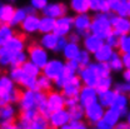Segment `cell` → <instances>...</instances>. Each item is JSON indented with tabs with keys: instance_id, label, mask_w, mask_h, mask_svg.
I'll return each mask as SVG.
<instances>
[{
	"instance_id": "6da1fadb",
	"label": "cell",
	"mask_w": 130,
	"mask_h": 129,
	"mask_svg": "<svg viewBox=\"0 0 130 129\" xmlns=\"http://www.w3.org/2000/svg\"><path fill=\"white\" fill-rule=\"evenodd\" d=\"M110 14L111 13H109V14L108 13H95V15L91 18L90 33L96 34L105 40V38L113 32Z\"/></svg>"
},
{
	"instance_id": "7a4b0ae2",
	"label": "cell",
	"mask_w": 130,
	"mask_h": 129,
	"mask_svg": "<svg viewBox=\"0 0 130 129\" xmlns=\"http://www.w3.org/2000/svg\"><path fill=\"white\" fill-rule=\"evenodd\" d=\"M28 56L29 60H31L32 63L43 68L49 62V50L44 48L41 44H32L28 48Z\"/></svg>"
},
{
	"instance_id": "3957f363",
	"label": "cell",
	"mask_w": 130,
	"mask_h": 129,
	"mask_svg": "<svg viewBox=\"0 0 130 129\" xmlns=\"http://www.w3.org/2000/svg\"><path fill=\"white\" fill-rule=\"evenodd\" d=\"M65 62L59 59V58H54V59H49V62L45 64V66L41 68V73L44 75H46L51 80H55L64 70Z\"/></svg>"
},
{
	"instance_id": "277c9868",
	"label": "cell",
	"mask_w": 130,
	"mask_h": 129,
	"mask_svg": "<svg viewBox=\"0 0 130 129\" xmlns=\"http://www.w3.org/2000/svg\"><path fill=\"white\" fill-rule=\"evenodd\" d=\"M74 30V16L63 15L55 20V28L54 33L59 36H68Z\"/></svg>"
},
{
	"instance_id": "5b68a950",
	"label": "cell",
	"mask_w": 130,
	"mask_h": 129,
	"mask_svg": "<svg viewBox=\"0 0 130 129\" xmlns=\"http://www.w3.org/2000/svg\"><path fill=\"white\" fill-rule=\"evenodd\" d=\"M104 113H105V108L99 102H95L85 107V120L88 122V124H91L94 127L100 119H103Z\"/></svg>"
},
{
	"instance_id": "8992f818",
	"label": "cell",
	"mask_w": 130,
	"mask_h": 129,
	"mask_svg": "<svg viewBox=\"0 0 130 129\" xmlns=\"http://www.w3.org/2000/svg\"><path fill=\"white\" fill-rule=\"evenodd\" d=\"M70 120H71V118H70L68 108H63V109L55 110V112H53L49 115V125H50V128L63 129Z\"/></svg>"
},
{
	"instance_id": "52a82bcc",
	"label": "cell",
	"mask_w": 130,
	"mask_h": 129,
	"mask_svg": "<svg viewBox=\"0 0 130 129\" xmlns=\"http://www.w3.org/2000/svg\"><path fill=\"white\" fill-rule=\"evenodd\" d=\"M111 18V25H113V30L118 35H125L130 34V16H120L115 13L110 14Z\"/></svg>"
},
{
	"instance_id": "ba28073f",
	"label": "cell",
	"mask_w": 130,
	"mask_h": 129,
	"mask_svg": "<svg viewBox=\"0 0 130 129\" xmlns=\"http://www.w3.org/2000/svg\"><path fill=\"white\" fill-rule=\"evenodd\" d=\"M91 18H93V16H90L88 13L75 14V16H74V30L79 33L83 38H84L86 34L90 33Z\"/></svg>"
},
{
	"instance_id": "9c48e42d",
	"label": "cell",
	"mask_w": 130,
	"mask_h": 129,
	"mask_svg": "<svg viewBox=\"0 0 130 129\" xmlns=\"http://www.w3.org/2000/svg\"><path fill=\"white\" fill-rule=\"evenodd\" d=\"M98 97H99V92L96 90L95 87L93 85H84L81 87L80 93H79V103L85 108L93 103L98 102Z\"/></svg>"
},
{
	"instance_id": "30bf717a",
	"label": "cell",
	"mask_w": 130,
	"mask_h": 129,
	"mask_svg": "<svg viewBox=\"0 0 130 129\" xmlns=\"http://www.w3.org/2000/svg\"><path fill=\"white\" fill-rule=\"evenodd\" d=\"M46 103L50 112H55L59 109L66 108L65 107V95L59 90H50L46 93Z\"/></svg>"
},
{
	"instance_id": "8fae6325",
	"label": "cell",
	"mask_w": 130,
	"mask_h": 129,
	"mask_svg": "<svg viewBox=\"0 0 130 129\" xmlns=\"http://www.w3.org/2000/svg\"><path fill=\"white\" fill-rule=\"evenodd\" d=\"M36 92L38 90H31V89H25L21 93V97L19 100V108L20 110H26V109H38V98H36Z\"/></svg>"
},
{
	"instance_id": "7c38bea8",
	"label": "cell",
	"mask_w": 130,
	"mask_h": 129,
	"mask_svg": "<svg viewBox=\"0 0 130 129\" xmlns=\"http://www.w3.org/2000/svg\"><path fill=\"white\" fill-rule=\"evenodd\" d=\"M81 41H83L84 49H86V50H88L89 53H91V54H94L98 49L105 43V40H104L101 36H99L96 34H93V33L86 34V35L83 38Z\"/></svg>"
},
{
	"instance_id": "4fadbf2b",
	"label": "cell",
	"mask_w": 130,
	"mask_h": 129,
	"mask_svg": "<svg viewBox=\"0 0 130 129\" xmlns=\"http://www.w3.org/2000/svg\"><path fill=\"white\" fill-rule=\"evenodd\" d=\"M43 15L51 16V18H60L68 14V6L63 3H48V5L41 10Z\"/></svg>"
},
{
	"instance_id": "5bb4252c",
	"label": "cell",
	"mask_w": 130,
	"mask_h": 129,
	"mask_svg": "<svg viewBox=\"0 0 130 129\" xmlns=\"http://www.w3.org/2000/svg\"><path fill=\"white\" fill-rule=\"evenodd\" d=\"M39 23H40V16L36 13L28 14L26 18L24 19V21L21 23L20 28L25 34H35L39 32Z\"/></svg>"
},
{
	"instance_id": "9a60e30c",
	"label": "cell",
	"mask_w": 130,
	"mask_h": 129,
	"mask_svg": "<svg viewBox=\"0 0 130 129\" xmlns=\"http://www.w3.org/2000/svg\"><path fill=\"white\" fill-rule=\"evenodd\" d=\"M81 87H83V81H81L80 77L75 75L71 80L68 81L60 90L65 97H79Z\"/></svg>"
},
{
	"instance_id": "2e32d148",
	"label": "cell",
	"mask_w": 130,
	"mask_h": 129,
	"mask_svg": "<svg viewBox=\"0 0 130 129\" xmlns=\"http://www.w3.org/2000/svg\"><path fill=\"white\" fill-rule=\"evenodd\" d=\"M39 113L36 108L32 109H26V110H20L19 114V119L16 122V129H30L32 119L36 117V114Z\"/></svg>"
},
{
	"instance_id": "e0dca14e",
	"label": "cell",
	"mask_w": 130,
	"mask_h": 129,
	"mask_svg": "<svg viewBox=\"0 0 130 129\" xmlns=\"http://www.w3.org/2000/svg\"><path fill=\"white\" fill-rule=\"evenodd\" d=\"M78 75L80 77L81 81L84 85H96V81L99 79V75L95 73V70L90 66V64L88 66H83L80 69V71L78 73Z\"/></svg>"
},
{
	"instance_id": "ac0fdd59",
	"label": "cell",
	"mask_w": 130,
	"mask_h": 129,
	"mask_svg": "<svg viewBox=\"0 0 130 129\" xmlns=\"http://www.w3.org/2000/svg\"><path fill=\"white\" fill-rule=\"evenodd\" d=\"M75 75H78V71H76L74 68H71L68 63H65L64 70H63V73L54 80V85H55L58 89H61L65 84H66L68 81L71 80Z\"/></svg>"
},
{
	"instance_id": "d6986e66",
	"label": "cell",
	"mask_w": 130,
	"mask_h": 129,
	"mask_svg": "<svg viewBox=\"0 0 130 129\" xmlns=\"http://www.w3.org/2000/svg\"><path fill=\"white\" fill-rule=\"evenodd\" d=\"M129 107H130V100H129V95L126 94H119L115 98L111 108H114L115 110H118L119 113L121 114V117H126L129 113Z\"/></svg>"
},
{
	"instance_id": "ffe728a7",
	"label": "cell",
	"mask_w": 130,
	"mask_h": 129,
	"mask_svg": "<svg viewBox=\"0 0 130 129\" xmlns=\"http://www.w3.org/2000/svg\"><path fill=\"white\" fill-rule=\"evenodd\" d=\"M115 51V49L113 47H110L109 44L104 43L93 54V58L95 62H101V63H108L113 55V53Z\"/></svg>"
},
{
	"instance_id": "44dd1931",
	"label": "cell",
	"mask_w": 130,
	"mask_h": 129,
	"mask_svg": "<svg viewBox=\"0 0 130 129\" xmlns=\"http://www.w3.org/2000/svg\"><path fill=\"white\" fill-rule=\"evenodd\" d=\"M5 47L13 53L25 50V36L23 34H14L13 38L5 44Z\"/></svg>"
},
{
	"instance_id": "7402d4cb",
	"label": "cell",
	"mask_w": 130,
	"mask_h": 129,
	"mask_svg": "<svg viewBox=\"0 0 130 129\" xmlns=\"http://www.w3.org/2000/svg\"><path fill=\"white\" fill-rule=\"evenodd\" d=\"M58 39H59V35H56L54 32L46 33V34H43L41 35L39 44H41L49 51H55L56 44H58Z\"/></svg>"
},
{
	"instance_id": "603a6c76",
	"label": "cell",
	"mask_w": 130,
	"mask_h": 129,
	"mask_svg": "<svg viewBox=\"0 0 130 129\" xmlns=\"http://www.w3.org/2000/svg\"><path fill=\"white\" fill-rule=\"evenodd\" d=\"M116 95H118V93L111 88V89L100 92V93H99V97H98V102L106 109V108H110V107L113 105V103H114V100H115V98H116Z\"/></svg>"
},
{
	"instance_id": "cb8c5ba5",
	"label": "cell",
	"mask_w": 130,
	"mask_h": 129,
	"mask_svg": "<svg viewBox=\"0 0 130 129\" xmlns=\"http://www.w3.org/2000/svg\"><path fill=\"white\" fill-rule=\"evenodd\" d=\"M69 9L74 14H83L90 11V1L89 0H70Z\"/></svg>"
},
{
	"instance_id": "d4e9b609",
	"label": "cell",
	"mask_w": 130,
	"mask_h": 129,
	"mask_svg": "<svg viewBox=\"0 0 130 129\" xmlns=\"http://www.w3.org/2000/svg\"><path fill=\"white\" fill-rule=\"evenodd\" d=\"M80 50H81V48H80V45H79V43L68 41V44L63 49L61 54H63L65 60H71V59H76V56L79 55Z\"/></svg>"
},
{
	"instance_id": "484cf974",
	"label": "cell",
	"mask_w": 130,
	"mask_h": 129,
	"mask_svg": "<svg viewBox=\"0 0 130 129\" xmlns=\"http://www.w3.org/2000/svg\"><path fill=\"white\" fill-rule=\"evenodd\" d=\"M110 65V69L114 73H123V70L125 69L124 68V63H123V56H121V53L119 50L115 49V51L113 53L110 60L108 62Z\"/></svg>"
},
{
	"instance_id": "4316f807",
	"label": "cell",
	"mask_w": 130,
	"mask_h": 129,
	"mask_svg": "<svg viewBox=\"0 0 130 129\" xmlns=\"http://www.w3.org/2000/svg\"><path fill=\"white\" fill-rule=\"evenodd\" d=\"M15 13V8L11 4H0V23L10 24Z\"/></svg>"
},
{
	"instance_id": "83f0119b",
	"label": "cell",
	"mask_w": 130,
	"mask_h": 129,
	"mask_svg": "<svg viewBox=\"0 0 130 129\" xmlns=\"http://www.w3.org/2000/svg\"><path fill=\"white\" fill-rule=\"evenodd\" d=\"M13 28H14V26H11V25L8 24V23L0 24V47L5 45V44L13 38V35L15 34Z\"/></svg>"
},
{
	"instance_id": "f1b7e54d",
	"label": "cell",
	"mask_w": 130,
	"mask_h": 129,
	"mask_svg": "<svg viewBox=\"0 0 130 129\" xmlns=\"http://www.w3.org/2000/svg\"><path fill=\"white\" fill-rule=\"evenodd\" d=\"M15 88V81L10 78V75H0V93L11 94Z\"/></svg>"
},
{
	"instance_id": "f546056e",
	"label": "cell",
	"mask_w": 130,
	"mask_h": 129,
	"mask_svg": "<svg viewBox=\"0 0 130 129\" xmlns=\"http://www.w3.org/2000/svg\"><path fill=\"white\" fill-rule=\"evenodd\" d=\"M55 20H56L55 18L43 15L41 18H40V23H39V33H41V34H46V33L54 32V28H55Z\"/></svg>"
},
{
	"instance_id": "4dcf8cb0",
	"label": "cell",
	"mask_w": 130,
	"mask_h": 129,
	"mask_svg": "<svg viewBox=\"0 0 130 129\" xmlns=\"http://www.w3.org/2000/svg\"><path fill=\"white\" fill-rule=\"evenodd\" d=\"M121 114L119 113L118 110H115L114 108H106L105 109V113H104V117H103V119L105 120V122H108L113 128H115V125L121 120Z\"/></svg>"
},
{
	"instance_id": "1f68e13d",
	"label": "cell",
	"mask_w": 130,
	"mask_h": 129,
	"mask_svg": "<svg viewBox=\"0 0 130 129\" xmlns=\"http://www.w3.org/2000/svg\"><path fill=\"white\" fill-rule=\"evenodd\" d=\"M90 11L94 13H111V8L108 0H94L90 1Z\"/></svg>"
},
{
	"instance_id": "d6a6232c",
	"label": "cell",
	"mask_w": 130,
	"mask_h": 129,
	"mask_svg": "<svg viewBox=\"0 0 130 129\" xmlns=\"http://www.w3.org/2000/svg\"><path fill=\"white\" fill-rule=\"evenodd\" d=\"M90 66L95 70L99 77H105V75H111V69H110V65L109 63H101V62H91Z\"/></svg>"
},
{
	"instance_id": "836d02e7",
	"label": "cell",
	"mask_w": 130,
	"mask_h": 129,
	"mask_svg": "<svg viewBox=\"0 0 130 129\" xmlns=\"http://www.w3.org/2000/svg\"><path fill=\"white\" fill-rule=\"evenodd\" d=\"M9 75H10V78L13 80L15 81V84L21 87V84L24 83V80H25V78H26L28 74L24 71V69L21 66H15V68H10Z\"/></svg>"
},
{
	"instance_id": "e575fe53",
	"label": "cell",
	"mask_w": 130,
	"mask_h": 129,
	"mask_svg": "<svg viewBox=\"0 0 130 129\" xmlns=\"http://www.w3.org/2000/svg\"><path fill=\"white\" fill-rule=\"evenodd\" d=\"M15 117L16 109L13 105V103L0 107V120H10V119H15Z\"/></svg>"
},
{
	"instance_id": "d590c367",
	"label": "cell",
	"mask_w": 130,
	"mask_h": 129,
	"mask_svg": "<svg viewBox=\"0 0 130 129\" xmlns=\"http://www.w3.org/2000/svg\"><path fill=\"white\" fill-rule=\"evenodd\" d=\"M36 83H38V89L41 90V92H45V93L50 92L53 89V85H54V80H51L50 78H48L46 75H44L43 73L38 77Z\"/></svg>"
},
{
	"instance_id": "8d00e7d4",
	"label": "cell",
	"mask_w": 130,
	"mask_h": 129,
	"mask_svg": "<svg viewBox=\"0 0 130 129\" xmlns=\"http://www.w3.org/2000/svg\"><path fill=\"white\" fill-rule=\"evenodd\" d=\"M114 87V80L111 78V75H105V77H99V79L96 81V90L100 92H104V90H108V89H111Z\"/></svg>"
},
{
	"instance_id": "74e56055",
	"label": "cell",
	"mask_w": 130,
	"mask_h": 129,
	"mask_svg": "<svg viewBox=\"0 0 130 129\" xmlns=\"http://www.w3.org/2000/svg\"><path fill=\"white\" fill-rule=\"evenodd\" d=\"M46 128H50L49 118H46L43 114L38 113L36 117L32 119L31 124H30V129H46Z\"/></svg>"
},
{
	"instance_id": "f35d334b",
	"label": "cell",
	"mask_w": 130,
	"mask_h": 129,
	"mask_svg": "<svg viewBox=\"0 0 130 129\" xmlns=\"http://www.w3.org/2000/svg\"><path fill=\"white\" fill-rule=\"evenodd\" d=\"M29 60V56H28V53H25V50H21V51H16L13 54V58H11V63H10V68H15V66H23V64Z\"/></svg>"
},
{
	"instance_id": "ab89813d",
	"label": "cell",
	"mask_w": 130,
	"mask_h": 129,
	"mask_svg": "<svg viewBox=\"0 0 130 129\" xmlns=\"http://www.w3.org/2000/svg\"><path fill=\"white\" fill-rule=\"evenodd\" d=\"M21 68H23V69H24V71H25L28 75H30V77H35V78H38V77L41 74V68H40V66H38L35 63H32L31 60H26V62L23 64Z\"/></svg>"
},
{
	"instance_id": "60d3db41",
	"label": "cell",
	"mask_w": 130,
	"mask_h": 129,
	"mask_svg": "<svg viewBox=\"0 0 130 129\" xmlns=\"http://www.w3.org/2000/svg\"><path fill=\"white\" fill-rule=\"evenodd\" d=\"M28 15V11L25 8H18L15 9V13H14V16L10 21V25L11 26H20L21 23L24 21V19Z\"/></svg>"
},
{
	"instance_id": "b9f144b4",
	"label": "cell",
	"mask_w": 130,
	"mask_h": 129,
	"mask_svg": "<svg viewBox=\"0 0 130 129\" xmlns=\"http://www.w3.org/2000/svg\"><path fill=\"white\" fill-rule=\"evenodd\" d=\"M68 110H69V114H70V118L74 119V120H83L85 118V108L80 103L71 107V108H68Z\"/></svg>"
},
{
	"instance_id": "7bdbcfd3",
	"label": "cell",
	"mask_w": 130,
	"mask_h": 129,
	"mask_svg": "<svg viewBox=\"0 0 130 129\" xmlns=\"http://www.w3.org/2000/svg\"><path fill=\"white\" fill-rule=\"evenodd\" d=\"M13 54H14V53L10 51L5 45L0 47V65H1V66H10Z\"/></svg>"
},
{
	"instance_id": "ee69618b",
	"label": "cell",
	"mask_w": 130,
	"mask_h": 129,
	"mask_svg": "<svg viewBox=\"0 0 130 129\" xmlns=\"http://www.w3.org/2000/svg\"><path fill=\"white\" fill-rule=\"evenodd\" d=\"M111 13H115L120 16H130V5L128 0H120L119 4L116 5V8L114 9V11Z\"/></svg>"
},
{
	"instance_id": "f6af8a7d",
	"label": "cell",
	"mask_w": 130,
	"mask_h": 129,
	"mask_svg": "<svg viewBox=\"0 0 130 129\" xmlns=\"http://www.w3.org/2000/svg\"><path fill=\"white\" fill-rule=\"evenodd\" d=\"M118 50H119L121 54L129 53L130 51V34H125V35H121V36H120Z\"/></svg>"
},
{
	"instance_id": "bcb514c9",
	"label": "cell",
	"mask_w": 130,
	"mask_h": 129,
	"mask_svg": "<svg viewBox=\"0 0 130 129\" xmlns=\"http://www.w3.org/2000/svg\"><path fill=\"white\" fill-rule=\"evenodd\" d=\"M91 53H89L86 49H81L80 53H79V55L76 56V60L79 62V64L81 66H88V65L91 63Z\"/></svg>"
},
{
	"instance_id": "7dc6e473",
	"label": "cell",
	"mask_w": 130,
	"mask_h": 129,
	"mask_svg": "<svg viewBox=\"0 0 130 129\" xmlns=\"http://www.w3.org/2000/svg\"><path fill=\"white\" fill-rule=\"evenodd\" d=\"M113 89L116 92V93H119V94H126V95H129L130 94V83L128 81H118V83H115L113 87Z\"/></svg>"
},
{
	"instance_id": "c3c4849f",
	"label": "cell",
	"mask_w": 130,
	"mask_h": 129,
	"mask_svg": "<svg viewBox=\"0 0 130 129\" xmlns=\"http://www.w3.org/2000/svg\"><path fill=\"white\" fill-rule=\"evenodd\" d=\"M119 39H120V35H118V34L113 30V32L105 38V43L109 44L110 47H113L114 49H118V47H119Z\"/></svg>"
},
{
	"instance_id": "681fc988",
	"label": "cell",
	"mask_w": 130,
	"mask_h": 129,
	"mask_svg": "<svg viewBox=\"0 0 130 129\" xmlns=\"http://www.w3.org/2000/svg\"><path fill=\"white\" fill-rule=\"evenodd\" d=\"M86 128H88V125L85 124L84 119L83 120H74V119H71L63 129H86Z\"/></svg>"
},
{
	"instance_id": "f907efd6",
	"label": "cell",
	"mask_w": 130,
	"mask_h": 129,
	"mask_svg": "<svg viewBox=\"0 0 130 129\" xmlns=\"http://www.w3.org/2000/svg\"><path fill=\"white\" fill-rule=\"evenodd\" d=\"M48 3L49 0H30V5L36 11H41L48 5Z\"/></svg>"
},
{
	"instance_id": "816d5d0a",
	"label": "cell",
	"mask_w": 130,
	"mask_h": 129,
	"mask_svg": "<svg viewBox=\"0 0 130 129\" xmlns=\"http://www.w3.org/2000/svg\"><path fill=\"white\" fill-rule=\"evenodd\" d=\"M68 38L66 36H59L58 39V44H56V48H55V53H61L63 49L65 48V45L68 44Z\"/></svg>"
},
{
	"instance_id": "f5cc1de1",
	"label": "cell",
	"mask_w": 130,
	"mask_h": 129,
	"mask_svg": "<svg viewBox=\"0 0 130 129\" xmlns=\"http://www.w3.org/2000/svg\"><path fill=\"white\" fill-rule=\"evenodd\" d=\"M0 128H3V129H16L15 119H10V120H0Z\"/></svg>"
},
{
	"instance_id": "db71d44e",
	"label": "cell",
	"mask_w": 130,
	"mask_h": 129,
	"mask_svg": "<svg viewBox=\"0 0 130 129\" xmlns=\"http://www.w3.org/2000/svg\"><path fill=\"white\" fill-rule=\"evenodd\" d=\"M66 38H68L69 41H74V43H80L81 40H83V36L78 32H75V30H73Z\"/></svg>"
},
{
	"instance_id": "11a10c76",
	"label": "cell",
	"mask_w": 130,
	"mask_h": 129,
	"mask_svg": "<svg viewBox=\"0 0 130 129\" xmlns=\"http://www.w3.org/2000/svg\"><path fill=\"white\" fill-rule=\"evenodd\" d=\"M76 104H79V97H65V107L66 108H71Z\"/></svg>"
},
{
	"instance_id": "9f6ffc18",
	"label": "cell",
	"mask_w": 130,
	"mask_h": 129,
	"mask_svg": "<svg viewBox=\"0 0 130 129\" xmlns=\"http://www.w3.org/2000/svg\"><path fill=\"white\" fill-rule=\"evenodd\" d=\"M10 103H13L11 94H3V93H0V107L10 104Z\"/></svg>"
},
{
	"instance_id": "6f0895ef",
	"label": "cell",
	"mask_w": 130,
	"mask_h": 129,
	"mask_svg": "<svg viewBox=\"0 0 130 129\" xmlns=\"http://www.w3.org/2000/svg\"><path fill=\"white\" fill-rule=\"evenodd\" d=\"M94 127H95L96 129H113V127H111L108 122H105L104 119H100Z\"/></svg>"
},
{
	"instance_id": "680465c9",
	"label": "cell",
	"mask_w": 130,
	"mask_h": 129,
	"mask_svg": "<svg viewBox=\"0 0 130 129\" xmlns=\"http://www.w3.org/2000/svg\"><path fill=\"white\" fill-rule=\"evenodd\" d=\"M121 56H123L124 68H125V69H130V51L129 53H124V54H121Z\"/></svg>"
},
{
	"instance_id": "91938a15",
	"label": "cell",
	"mask_w": 130,
	"mask_h": 129,
	"mask_svg": "<svg viewBox=\"0 0 130 129\" xmlns=\"http://www.w3.org/2000/svg\"><path fill=\"white\" fill-rule=\"evenodd\" d=\"M115 128L116 129H130V127L126 120H125V122H121V120H120V122L115 125Z\"/></svg>"
},
{
	"instance_id": "94428289",
	"label": "cell",
	"mask_w": 130,
	"mask_h": 129,
	"mask_svg": "<svg viewBox=\"0 0 130 129\" xmlns=\"http://www.w3.org/2000/svg\"><path fill=\"white\" fill-rule=\"evenodd\" d=\"M123 79L130 83V69H124L123 70Z\"/></svg>"
},
{
	"instance_id": "6125c7cd",
	"label": "cell",
	"mask_w": 130,
	"mask_h": 129,
	"mask_svg": "<svg viewBox=\"0 0 130 129\" xmlns=\"http://www.w3.org/2000/svg\"><path fill=\"white\" fill-rule=\"evenodd\" d=\"M125 118H126V122H128V124H129V127H130V110H129V113H128V115H126Z\"/></svg>"
},
{
	"instance_id": "be15d7a7",
	"label": "cell",
	"mask_w": 130,
	"mask_h": 129,
	"mask_svg": "<svg viewBox=\"0 0 130 129\" xmlns=\"http://www.w3.org/2000/svg\"><path fill=\"white\" fill-rule=\"evenodd\" d=\"M6 1H15V0H6Z\"/></svg>"
},
{
	"instance_id": "e7e4bbea",
	"label": "cell",
	"mask_w": 130,
	"mask_h": 129,
	"mask_svg": "<svg viewBox=\"0 0 130 129\" xmlns=\"http://www.w3.org/2000/svg\"><path fill=\"white\" fill-rule=\"evenodd\" d=\"M128 1H129V5H130V0H128Z\"/></svg>"
},
{
	"instance_id": "03108f58",
	"label": "cell",
	"mask_w": 130,
	"mask_h": 129,
	"mask_svg": "<svg viewBox=\"0 0 130 129\" xmlns=\"http://www.w3.org/2000/svg\"><path fill=\"white\" fill-rule=\"evenodd\" d=\"M89 1H94V0H89Z\"/></svg>"
},
{
	"instance_id": "003e7915",
	"label": "cell",
	"mask_w": 130,
	"mask_h": 129,
	"mask_svg": "<svg viewBox=\"0 0 130 129\" xmlns=\"http://www.w3.org/2000/svg\"><path fill=\"white\" fill-rule=\"evenodd\" d=\"M129 100H130V94H129Z\"/></svg>"
}]
</instances>
